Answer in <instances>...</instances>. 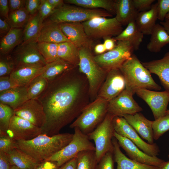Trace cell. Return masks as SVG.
I'll return each mask as SVG.
<instances>
[{"instance_id":"1","label":"cell","mask_w":169,"mask_h":169,"mask_svg":"<svg viewBox=\"0 0 169 169\" xmlns=\"http://www.w3.org/2000/svg\"><path fill=\"white\" fill-rule=\"evenodd\" d=\"M48 81L46 89L37 99L46 116L42 134L52 136L75 119L90 100L88 81L78 67Z\"/></svg>"},{"instance_id":"2","label":"cell","mask_w":169,"mask_h":169,"mask_svg":"<svg viewBox=\"0 0 169 169\" xmlns=\"http://www.w3.org/2000/svg\"><path fill=\"white\" fill-rule=\"evenodd\" d=\"M73 134L58 133L52 136L41 134L30 140L16 141V148L30 156L37 163L47 160L67 145Z\"/></svg>"},{"instance_id":"3","label":"cell","mask_w":169,"mask_h":169,"mask_svg":"<svg viewBox=\"0 0 169 169\" xmlns=\"http://www.w3.org/2000/svg\"><path fill=\"white\" fill-rule=\"evenodd\" d=\"M119 69L125 79V89L133 95L140 89L156 90L161 89L153 79L150 71L134 54Z\"/></svg>"},{"instance_id":"4","label":"cell","mask_w":169,"mask_h":169,"mask_svg":"<svg viewBox=\"0 0 169 169\" xmlns=\"http://www.w3.org/2000/svg\"><path fill=\"white\" fill-rule=\"evenodd\" d=\"M79 71L86 77L89 86V94L91 102L97 97L99 91L104 82L108 72L97 63L91 51L86 49H79Z\"/></svg>"},{"instance_id":"5","label":"cell","mask_w":169,"mask_h":169,"mask_svg":"<svg viewBox=\"0 0 169 169\" xmlns=\"http://www.w3.org/2000/svg\"><path fill=\"white\" fill-rule=\"evenodd\" d=\"M108 102L99 97L90 102L69 127L78 128L85 134L92 131L103 120L108 113Z\"/></svg>"},{"instance_id":"6","label":"cell","mask_w":169,"mask_h":169,"mask_svg":"<svg viewBox=\"0 0 169 169\" xmlns=\"http://www.w3.org/2000/svg\"><path fill=\"white\" fill-rule=\"evenodd\" d=\"M113 15L101 9H90L78 6L64 4L56 9L48 20L58 24L63 23H82L96 17H111Z\"/></svg>"},{"instance_id":"7","label":"cell","mask_w":169,"mask_h":169,"mask_svg":"<svg viewBox=\"0 0 169 169\" xmlns=\"http://www.w3.org/2000/svg\"><path fill=\"white\" fill-rule=\"evenodd\" d=\"M115 116L108 112L103 120L94 130L87 134L89 139L94 142L98 163L106 153L113 151L112 140L115 130L113 121Z\"/></svg>"},{"instance_id":"8","label":"cell","mask_w":169,"mask_h":169,"mask_svg":"<svg viewBox=\"0 0 169 169\" xmlns=\"http://www.w3.org/2000/svg\"><path fill=\"white\" fill-rule=\"evenodd\" d=\"M71 141L60 151L47 160L56 162L60 167L76 157L80 152L89 150L95 151V147L87 135L82 133L78 128H75Z\"/></svg>"},{"instance_id":"9","label":"cell","mask_w":169,"mask_h":169,"mask_svg":"<svg viewBox=\"0 0 169 169\" xmlns=\"http://www.w3.org/2000/svg\"><path fill=\"white\" fill-rule=\"evenodd\" d=\"M82 23L87 35L93 40L115 37L123 30L115 17H96Z\"/></svg>"},{"instance_id":"10","label":"cell","mask_w":169,"mask_h":169,"mask_svg":"<svg viewBox=\"0 0 169 169\" xmlns=\"http://www.w3.org/2000/svg\"><path fill=\"white\" fill-rule=\"evenodd\" d=\"M134 49L128 42L117 41L112 50L100 55L94 56L97 63L107 72L119 69L133 54Z\"/></svg>"},{"instance_id":"11","label":"cell","mask_w":169,"mask_h":169,"mask_svg":"<svg viewBox=\"0 0 169 169\" xmlns=\"http://www.w3.org/2000/svg\"><path fill=\"white\" fill-rule=\"evenodd\" d=\"M113 122L115 131L118 134L131 140L147 155L152 156L159 155L160 150L156 144H150L143 140L123 117L115 116Z\"/></svg>"},{"instance_id":"12","label":"cell","mask_w":169,"mask_h":169,"mask_svg":"<svg viewBox=\"0 0 169 169\" xmlns=\"http://www.w3.org/2000/svg\"><path fill=\"white\" fill-rule=\"evenodd\" d=\"M10 55L15 67L26 65H45L47 64L38 51L37 42L21 44Z\"/></svg>"},{"instance_id":"13","label":"cell","mask_w":169,"mask_h":169,"mask_svg":"<svg viewBox=\"0 0 169 169\" xmlns=\"http://www.w3.org/2000/svg\"><path fill=\"white\" fill-rule=\"evenodd\" d=\"M41 128L15 115L12 118L6 135L13 140L27 141L42 134Z\"/></svg>"},{"instance_id":"14","label":"cell","mask_w":169,"mask_h":169,"mask_svg":"<svg viewBox=\"0 0 169 169\" xmlns=\"http://www.w3.org/2000/svg\"><path fill=\"white\" fill-rule=\"evenodd\" d=\"M136 94L149 106L155 120L166 115L169 102V91L143 89L137 90Z\"/></svg>"},{"instance_id":"15","label":"cell","mask_w":169,"mask_h":169,"mask_svg":"<svg viewBox=\"0 0 169 169\" xmlns=\"http://www.w3.org/2000/svg\"><path fill=\"white\" fill-rule=\"evenodd\" d=\"M133 95L125 89L116 97L108 102V112L114 116L132 115L143 110L133 98Z\"/></svg>"},{"instance_id":"16","label":"cell","mask_w":169,"mask_h":169,"mask_svg":"<svg viewBox=\"0 0 169 169\" xmlns=\"http://www.w3.org/2000/svg\"><path fill=\"white\" fill-rule=\"evenodd\" d=\"M114 137L117 140L119 146L125 151L131 159L141 163L161 167L165 161L157 156H149L141 150L128 138L121 136L115 131Z\"/></svg>"},{"instance_id":"17","label":"cell","mask_w":169,"mask_h":169,"mask_svg":"<svg viewBox=\"0 0 169 169\" xmlns=\"http://www.w3.org/2000/svg\"><path fill=\"white\" fill-rule=\"evenodd\" d=\"M125 87V79L120 69L111 70L108 72L99 91L97 97L109 102L119 95Z\"/></svg>"},{"instance_id":"18","label":"cell","mask_w":169,"mask_h":169,"mask_svg":"<svg viewBox=\"0 0 169 169\" xmlns=\"http://www.w3.org/2000/svg\"><path fill=\"white\" fill-rule=\"evenodd\" d=\"M59 25L64 34L79 49L84 48L92 51L94 41L87 35L82 23H63Z\"/></svg>"},{"instance_id":"19","label":"cell","mask_w":169,"mask_h":169,"mask_svg":"<svg viewBox=\"0 0 169 169\" xmlns=\"http://www.w3.org/2000/svg\"><path fill=\"white\" fill-rule=\"evenodd\" d=\"M14 113L41 128L46 122L43 107L37 99L28 100L14 110Z\"/></svg>"},{"instance_id":"20","label":"cell","mask_w":169,"mask_h":169,"mask_svg":"<svg viewBox=\"0 0 169 169\" xmlns=\"http://www.w3.org/2000/svg\"><path fill=\"white\" fill-rule=\"evenodd\" d=\"M136 131L141 137L147 143H154L152 129L153 121L146 118L140 112L132 115H125L122 116Z\"/></svg>"},{"instance_id":"21","label":"cell","mask_w":169,"mask_h":169,"mask_svg":"<svg viewBox=\"0 0 169 169\" xmlns=\"http://www.w3.org/2000/svg\"><path fill=\"white\" fill-rule=\"evenodd\" d=\"M46 65H26L16 67L10 77L18 86H27L36 77L41 75Z\"/></svg>"},{"instance_id":"22","label":"cell","mask_w":169,"mask_h":169,"mask_svg":"<svg viewBox=\"0 0 169 169\" xmlns=\"http://www.w3.org/2000/svg\"><path fill=\"white\" fill-rule=\"evenodd\" d=\"M141 62L151 73L158 76L166 90L169 91V52L161 59Z\"/></svg>"},{"instance_id":"23","label":"cell","mask_w":169,"mask_h":169,"mask_svg":"<svg viewBox=\"0 0 169 169\" xmlns=\"http://www.w3.org/2000/svg\"><path fill=\"white\" fill-rule=\"evenodd\" d=\"M70 42L62 31L59 24L49 20L43 22L37 42L59 44Z\"/></svg>"},{"instance_id":"24","label":"cell","mask_w":169,"mask_h":169,"mask_svg":"<svg viewBox=\"0 0 169 169\" xmlns=\"http://www.w3.org/2000/svg\"><path fill=\"white\" fill-rule=\"evenodd\" d=\"M113 154L116 169H159V167L141 163L127 157L121 151L117 139L114 137L112 140Z\"/></svg>"},{"instance_id":"25","label":"cell","mask_w":169,"mask_h":169,"mask_svg":"<svg viewBox=\"0 0 169 169\" xmlns=\"http://www.w3.org/2000/svg\"><path fill=\"white\" fill-rule=\"evenodd\" d=\"M28 100L27 86H18L0 92V103L14 110Z\"/></svg>"},{"instance_id":"26","label":"cell","mask_w":169,"mask_h":169,"mask_svg":"<svg viewBox=\"0 0 169 169\" xmlns=\"http://www.w3.org/2000/svg\"><path fill=\"white\" fill-rule=\"evenodd\" d=\"M115 18L122 26L135 21L139 12L132 0H115Z\"/></svg>"},{"instance_id":"27","label":"cell","mask_w":169,"mask_h":169,"mask_svg":"<svg viewBox=\"0 0 169 169\" xmlns=\"http://www.w3.org/2000/svg\"><path fill=\"white\" fill-rule=\"evenodd\" d=\"M158 19L157 3L153 4L149 10L139 12L135 22L139 30L144 35H151Z\"/></svg>"},{"instance_id":"28","label":"cell","mask_w":169,"mask_h":169,"mask_svg":"<svg viewBox=\"0 0 169 169\" xmlns=\"http://www.w3.org/2000/svg\"><path fill=\"white\" fill-rule=\"evenodd\" d=\"M143 35L137 26L135 21H133L129 23L119 35L113 38L116 41L129 42L134 50H137L142 42Z\"/></svg>"},{"instance_id":"29","label":"cell","mask_w":169,"mask_h":169,"mask_svg":"<svg viewBox=\"0 0 169 169\" xmlns=\"http://www.w3.org/2000/svg\"><path fill=\"white\" fill-rule=\"evenodd\" d=\"M146 46L147 49L150 52H159L163 47L169 44V35L160 24H156Z\"/></svg>"},{"instance_id":"30","label":"cell","mask_w":169,"mask_h":169,"mask_svg":"<svg viewBox=\"0 0 169 169\" xmlns=\"http://www.w3.org/2000/svg\"><path fill=\"white\" fill-rule=\"evenodd\" d=\"M23 29L22 28H11L8 33L1 40V55H8L13 49L21 43Z\"/></svg>"},{"instance_id":"31","label":"cell","mask_w":169,"mask_h":169,"mask_svg":"<svg viewBox=\"0 0 169 169\" xmlns=\"http://www.w3.org/2000/svg\"><path fill=\"white\" fill-rule=\"evenodd\" d=\"M44 21L38 12L31 16L23 29L21 44L37 42Z\"/></svg>"},{"instance_id":"32","label":"cell","mask_w":169,"mask_h":169,"mask_svg":"<svg viewBox=\"0 0 169 169\" xmlns=\"http://www.w3.org/2000/svg\"><path fill=\"white\" fill-rule=\"evenodd\" d=\"M11 166L22 169H34L37 162L30 156L15 148L7 154Z\"/></svg>"},{"instance_id":"33","label":"cell","mask_w":169,"mask_h":169,"mask_svg":"<svg viewBox=\"0 0 169 169\" xmlns=\"http://www.w3.org/2000/svg\"><path fill=\"white\" fill-rule=\"evenodd\" d=\"M58 58L74 67H78L79 62V49L70 42L59 44Z\"/></svg>"},{"instance_id":"34","label":"cell","mask_w":169,"mask_h":169,"mask_svg":"<svg viewBox=\"0 0 169 169\" xmlns=\"http://www.w3.org/2000/svg\"><path fill=\"white\" fill-rule=\"evenodd\" d=\"M64 2L90 9H104L112 15H115V0H65Z\"/></svg>"},{"instance_id":"35","label":"cell","mask_w":169,"mask_h":169,"mask_svg":"<svg viewBox=\"0 0 169 169\" xmlns=\"http://www.w3.org/2000/svg\"><path fill=\"white\" fill-rule=\"evenodd\" d=\"M74 67H76L59 59L54 62L47 63L41 75L48 81L51 80Z\"/></svg>"},{"instance_id":"36","label":"cell","mask_w":169,"mask_h":169,"mask_svg":"<svg viewBox=\"0 0 169 169\" xmlns=\"http://www.w3.org/2000/svg\"><path fill=\"white\" fill-rule=\"evenodd\" d=\"M76 157V169H96L98 163L95 151L89 150L81 152Z\"/></svg>"},{"instance_id":"37","label":"cell","mask_w":169,"mask_h":169,"mask_svg":"<svg viewBox=\"0 0 169 169\" xmlns=\"http://www.w3.org/2000/svg\"><path fill=\"white\" fill-rule=\"evenodd\" d=\"M49 81L41 75L34 79L27 86L29 99H37L46 89Z\"/></svg>"},{"instance_id":"38","label":"cell","mask_w":169,"mask_h":169,"mask_svg":"<svg viewBox=\"0 0 169 169\" xmlns=\"http://www.w3.org/2000/svg\"><path fill=\"white\" fill-rule=\"evenodd\" d=\"M58 45L49 42H37L38 51L47 63L52 62L59 59L58 55Z\"/></svg>"},{"instance_id":"39","label":"cell","mask_w":169,"mask_h":169,"mask_svg":"<svg viewBox=\"0 0 169 169\" xmlns=\"http://www.w3.org/2000/svg\"><path fill=\"white\" fill-rule=\"evenodd\" d=\"M31 16L25 8L11 12L8 20L11 28H24Z\"/></svg>"},{"instance_id":"40","label":"cell","mask_w":169,"mask_h":169,"mask_svg":"<svg viewBox=\"0 0 169 169\" xmlns=\"http://www.w3.org/2000/svg\"><path fill=\"white\" fill-rule=\"evenodd\" d=\"M14 115V110L12 108L0 103V135H6L11 119Z\"/></svg>"},{"instance_id":"41","label":"cell","mask_w":169,"mask_h":169,"mask_svg":"<svg viewBox=\"0 0 169 169\" xmlns=\"http://www.w3.org/2000/svg\"><path fill=\"white\" fill-rule=\"evenodd\" d=\"M152 129L153 138L158 139L164 133L169 131V114L165 115L153 121Z\"/></svg>"},{"instance_id":"42","label":"cell","mask_w":169,"mask_h":169,"mask_svg":"<svg viewBox=\"0 0 169 169\" xmlns=\"http://www.w3.org/2000/svg\"><path fill=\"white\" fill-rule=\"evenodd\" d=\"M15 68L14 63L10 55H1L0 77L9 76Z\"/></svg>"},{"instance_id":"43","label":"cell","mask_w":169,"mask_h":169,"mask_svg":"<svg viewBox=\"0 0 169 169\" xmlns=\"http://www.w3.org/2000/svg\"><path fill=\"white\" fill-rule=\"evenodd\" d=\"M113 152L106 153L98 163L96 169H115Z\"/></svg>"},{"instance_id":"44","label":"cell","mask_w":169,"mask_h":169,"mask_svg":"<svg viewBox=\"0 0 169 169\" xmlns=\"http://www.w3.org/2000/svg\"><path fill=\"white\" fill-rule=\"evenodd\" d=\"M16 148V142L7 135H0V151L6 154Z\"/></svg>"},{"instance_id":"45","label":"cell","mask_w":169,"mask_h":169,"mask_svg":"<svg viewBox=\"0 0 169 169\" xmlns=\"http://www.w3.org/2000/svg\"><path fill=\"white\" fill-rule=\"evenodd\" d=\"M157 3L158 19L163 21L169 13V0H158Z\"/></svg>"},{"instance_id":"46","label":"cell","mask_w":169,"mask_h":169,"mask_svg":"<svg viewBox=\"0 0 169 169\" xmlns=\"http://www.w3.org/2000/svg\"><path fill=\"white\" fill-rule=\"evenodd\" d=\"M55 10L47 0H41L38 12L44 21L52 14Z\"/></svg>"},{"instance_id":"47","label":"cell","mask_w":169,"mask_h":169,"mask_svg":"<svg viewBox=\"0 0 169 169\" xmlns=\"http://www.w3.org/2000/svg\"><path fill=\"white\" fill-rule=\"evenodd\" d=\"M155 0H132L134 6L139 13L149 10Z\"/></svg>"},{"instance_id":"48","label":"cell","mask_w":169,"mask_h":169,"mask_svg":"<svg viewBox=\"0 0 169 169\" xmlns=\"http://www.w3.org/2000/svg\"><path fill=\"white\" fill-rule=\"evenodd\" d=\"M18 86L10 76L0 77V92Z\"/></svg>"},{"instance_id":"49","label":"cell","mask_w":169,"mask_h":169,"mask_svg":"<svg viewBox=\"0 0 169 169\" xmlns=\"http://www.w3.org/2000/svg\"><path fill=\"white\" fill-rule=\"evenodd\" d=\"M41 0H27L25 8L29 14L33 16L38 12Z\"/></svg>"},{"instance_id":"50","label":"cell","mask_w":169,"mask_h":169,"mask_svg":"<svg viewBox=\"0 0 169 169\" xmlns=\"http://www.w3.org/2000/svg\"><path fill=\"white\" fill-rule=\"evenodd\" d=\"M59 167L56 162L46 160L38 163L34 169H59Z\"/></svg>"},{"instance_id":"51","label":"cell","mask_w":169,"mask_h":169,"mask_svg":"<svg viewBox=\"0 0 169 169\" xmlns=\"http://www.w3.org/2000/svg\"><path fill=\"white\" fill-rule=\"evenodd\" d=\"M25 0H9L8 3L11 12L25 8Z\"/></svg>"},{"instance_id":"52","label":"cell","mask_w":169,"mask_h":169,"mask_svg":"<svg viewBox=\"0 0 169 169\" xmlns=\"http://www.w3.org/2000/svg\"><path fill=\"white\" fill-rule=\"evenodd\" d=\"M10 10L8 0H0V14L1 15L8 19Z\"/></svg>"},{"instance_id":"53","label":"cell","mask_w":169,"mask_h":169,"mask_svg":"<svg viewBox=\"0 0 169 169\" xmlns=\"http://www.w3.org/2000/svg\"><path fill=\"white\" fill-rule=\"evenodd\" d=\"M11 166L7 154L0 151V169H10Z\"/></svg>"},{"instance_id":"54","label":"cell","mask_w":169,"mask_h":169,"mask_svg":"<svg viewBox=\"0 0 169 169\" xmlns=\"http://www.w3.org/2000/svg\"><path fill=\"white\" fill-rule=\"evenodd\" d=\"M11 27L8 19L4 20L0 18V36H4L9 31Z\"/></svg>"},{"instance_id":"55","label":"cell","mask_w":169,"mask_h":169,"mask_svg":"<svg viewBox=\"0 0 169 169\" xmlns=\"http://www.w3.org/2000/svg\"><path fill=\"white\" fill-rule=\"evenodd\" d=\"M104 40L103 44L106 51L111 50L115 47L117 41L113 38H107Z\"/></svg>"},{"instance_id":"56","label":"cell","mask_w":169,"mask_h":169,"mask_svg":"<svg viewBox=\"0 0 169 169\" xmlns=\"http://www.w3.org/2000/svg\"><path fill=\"white\" fill-rule=\"evenodd\" d=\"M77 159L74 157L60 167L59 169H76Z\"/></svg>"},{"instance_id":"57","label":"cell","mask_w":169,"mask_h":169,"mask_svg":"<svg viewBox=\"0 0 169 169\" xmlns=\"http://www.w3.org/2000/svg\"><path fill=\"white\" fill-rule=\"evenodd\" d=\"M49 3L55 9L62 7L64 4V1L62 0H47Z\"/></svg>"},{"instance_id":"58","label":"cell","mask_w":169,"mask_h":169,"mask_svg":"<svg viewBox=\"0 0 169 169\" xmlns=\"http://www.w3.org/2000/svg\"><path fill=\"white\" fill-rule=\"evenodd\" d=\"M95 53L98 55L104 53L106 51L103 44H100L96 45L94 47Z\"/></svg>"},{"instance_id":"59","label":"cell","mask_w":169,"mask_h":169,"mask_svg":"<svg viewBox=\"0 0 169 169\" xmlns=\"http://www.w3.org/2000/svg\"><path fill=\"white\" fill-rule=\"evenodd\" d=\"M160 24L163 26L169 35V20L165 19V21L160 22Z\"/></svg>"},{"instance_id":"60","label":"cell","mask_w":169,"mask_h":169,"mask_svg":"<svg viewBox=\"0 0 169 169\" xmlns=\"http://www.w3.org/2000/svg\"><path fill=\"white\" fill-rule=\"evenodd\" d=\"M159 169H169V161H165L164 164Z\"/></svg>"},{"instance_id":"61","label":"cell","mask_w":169,"mask_h":169,"mask_svg":"<svg viewBox=\"0 0 169 169\" xmlns=\"http://www.w3.org/2000/svg\"><path fill=\"white\" fill-rule=\"evenodd\" d=\"M10 169H21V168H18V167H17V166H12L11 167V168H10Z\"/></svg>"},{"instance_id":"62","label":"cell","mask_w":169,"mask_h":169,"mask_svg":"<svg viewBox=\"0 0 169 169\" xmlns=\"http://www.w3.org/2000/svg\"><path fill=\"white\" fill-rule=\"evenodd\" d=\"M165 19L169 20V13L166 15Z\"/></svg>"},{"instance_id":"63","label":"cell","mask_w":169,"mask_h":169,"mask_svg":"<svg viewBox=\"0 0 169 169\" xmlns=\"http://www.w3.org/2000/svg\"><path fill=\"white\" fill-rule=\"evenodd\" d=\"M166 114H169V109L167 110Z\"/></svg>"},{"instance_id":"64","label":"cell","mask_w":169,"mask_h":169,"mask_svg":"<svg viewBox=\"0 0 169 169\" xmlns=\"http://www.w3.org/2000/svg\"><path fill=\"white\" fill-rule=\"evenodd\" d=\"M168 157L169 158V155H168Z\"/></svg>"}]
</instances>
